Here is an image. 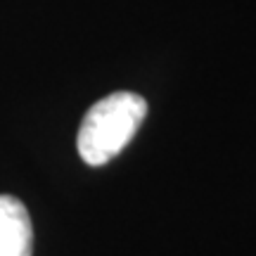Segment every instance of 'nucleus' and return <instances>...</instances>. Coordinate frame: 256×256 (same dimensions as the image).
I'll use <instances>...</instances> for the list:
<instances>
[{"mask_svg":"<svg viewBox=\"0 0 256 256\" xmlns=\"http://www.w3.org/2000/svg\"><path fill=\"white\" fill-rule=\"evenodd\" d=\"M147 116V102L138 92L119 90L95 102L78 128L76 147L88 166H104L133 140Z\"/></svg>","mask_w":256,"mask_h":256,"instance_id":"f257e3e1","label":"nucleus"},{"mask_svg":"<svg viewBox=\"0 0 256 256\" xmlns=\"http://www.w3.org/2000/svg\"><path fill=\"white\" fill-rule=\"evenodd\" d=\"M31 254H34V228L26 206L12 194H0V256Z\"/></svg>","mask_w":256,"mask_h":256,"instance_id":"f03ea898","label":"nucleus"}]
</instances>
